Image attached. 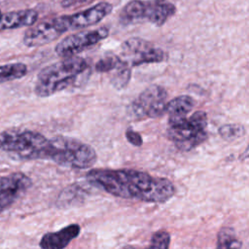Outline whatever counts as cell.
<instances>
[{"mask_svg":"<svg viewBox=\"0 0 249 249\" xmlns=\"http://www.w3.org/2000/svg\"><path fill=\"white\" fill-rule=\"evenodd\" d=\"M89 183L121 198L162 203L175 194L174 184L164 177L135 169L93 168L87 173Z\"/></svg>","mask_w":249,"mask_h":249,"instance_id":"obj_1","label":"cell"},{"mask_svg":"<svg viewBox=\"0 0 249 249\" xmlns=\"http://www.w3.org/2000/svg\"><path fill=\"white\" fill-rule=\"evenodd\" d=\"M89 70L88 62L80 56L64 57L62 60L44 67L37 75L35 94L48 97L64 90L78 81Z\"/></svg>","mask_w":249,"mask_h":249,"instance_id":"obj_2","label":"cell"},{"mask_svg":"<svg viewBox=\"0 0 249 249\" xmlns=\"http://www.w3.org/2000/svg\"><path fill=\"white\" fill-rule=\"evenodd\" d=\"M50 139L40 132L10 128L0 132V150L19 160H48Z\"/></svg>","mask_w":249,"mask_h":249,"instance_id":"obj_3","label":"cell"},{"mask_svg":"<svg viewBox=\"0 0 249 249\" xmlns=\"http://www.w3.org/2000/svg\"><path fill=\"white\" fill-rule=\"evenodd\" d=\"M48 160L64 167L86 169L93 166L97 155L89 144L68 136H55L50 139Z\"/></svg>","mask_w":249,"mask_h":249,"instance_id":"obj_4","label":"cell"},{"mask_svg":"<svg viewBox=\"0 0 249 249\" xmlns=\"http://www.w3.org/2000/svg\"><path fill=\"white\" fill-rule=\"evenodd\" d=\"M175 12V5L167 0H130L121 10L119 19L124 25L148 20L161 26Z\"/></svg>","mask_w":249,"mask_h":249,"instance_id":"obj_5","label":"cell"},{"mask_svg":"<svg viewBox=\"0 0 249 249\" xmlns=\"http://www.w3.org/2000/svg\"><path fill=\"white\" fill-rule=\"evenodd\" d=\"M207 115L204 111H196L190 117L169 124L168 138L174 142L177 149L188 152L203 143L208 133Z\"/></svg>","mask_w":249,"mask_h":249,"instance_id":"obj_6","label":"cell"},{"mask_svg":"<svg viewBox=\"0 0 249 249\" xmlns=\"http://www.w3.org/2000/svg\"><path fill=\"white\" fill-rule=\"evenodd\" d=\"M166 104L167 92L165 89L159 85H152L132 101L129 106V113L136 119L159 118L165 113Z\"/></svg>","mask_w":249,"mask_h":249,"instance_id":"obj_7","label":"cell"},{"mask_svg":"<svg viewBox=\"0 0 249 249\" xmlns=\"http://www.w3.org/2000/svg\"><path fill=\"white\" fill-rule=\"evenodd\" d=\"M130 67L148 63L162 62L165 53L151 42L138 37H131L123 42L119 55Z\"/></svg>","mask_w":249,"mask_h":249,"instance_id":"obj_8","label":"cell"},{"mask_svg":"<svg viewBox=\"0 0 249 249\" xmlns=\"http://www.w3.org/2000/svg\"><path fill=\"white\" fill-rule=\"evenodd\" d=\"M109 35V29L105 26L88 30L80 31L70 34L63 38L55 46V53L60 57L74 56L86 49L96 45L104 40Z\"/></svg>","mask_w":249,"mask_h":249,"instance_id":"obj_9","label":"cell"},{"mask_svg":"<svg viewBox=\"0 0 249 249\" xmlns=\"http://www.w3.org/2000/svg\"><path fill=\"white\" fill-rule=\"evenodd\" d=\"M66 31L67 27L63 16H60L31 25L25 31L22 42L29 48L41 47L54 41Z\"/></svg>","mask_w":249,"mask_h":249,"instance_id":"obj_10","label":"cell"},{"mask_svg":"<svg viewBox=\"0 0 249 249\" xmlns=\"http://www.w3.org/2000/svg\"><path fill=\"white\" fill-rule=\"evenodd\" d=\"M31 179L22 172L0 176V213L11 207L31 187Z\"/></svg>","mask_w":249,"mask_h":249,"instance_id":"obj_11","label":"cell"},{"mask_svg":"<svg viewBox=\"0 0 249 249\" xmlns=\"http://www.w3.org/2000/svg\"><path fill=\"white\" fill-rule=\"evenodd\" d=\"M113 10V6L108 2H99L90 8L77 12L72 15L63 16L67 30L82 29L101 21Z\"/></svg>","mask_w":249,"mask_h":249,"instance_id":"obj_12","label":"cell"},{"mask_svg":"<svg viewBox=\"0 0 249 249\" xmlns=\"http://www.w3.org/2000/svg\"><path fill=\"white\" fill-rule=\"evenodd\" d=\"M80 232L81 227L78 224H70L57 231L45 233L39 245L42 249H64Z\"/></svg>","mask_w":249,"mask_h":249,"instance_id":"obj_13","label":"cell"},{"mask_svg":"<svg viewBox=\"0 0 249 249\" xmlns=\"http://www.w3.org/2000/svg\"><path fill=\"white\" fill-rule=\"evenodd\" d=\"M38 19V12L24 9L7 12L0 17V31L33 25Z\"/></svg>","mask_w":249,"mask_h":249,"instance_id":"obj_14","label":"cell"},{"mask_svg":"<svg viewBox=\"0 0 249 249\" xmlns=\"http://www.w3.org/2000/svg\"><path fill=\"white\" fill-rule=\"evenodd\" d=\"M196 106L195 99L190 95H179L166 104L165 113L168 114V124H175L188 117Z\"/></svg>","mask_w":249,"mask_h":249,"instance_id":"obj_15","label":"cell"},{"mask_svg":"<svg viewBox=\"0 0 249 249\" xmlns=\"http://www.w3.org/2000/svg\"><path fill=\"white\" fill-rule=\"evenodd\" d=\"M242 242L237 238L232 228H222L217 234L216 249H241Z\"/></svg>","mask_w":249,"mask_h":249,"instance_id":"obj_16","label":"cell"},{"mask_svg":"<svg viewBox=\"0 0 249 249\" xmlns=\"http://www.w3.org/2000/svg\"><path fill=\"white\" fill-rule=\"evenodd\" d=\"M27 73V66L21 62L0 65V84L14 81L24 77Z\"/></svg>","mask_w":249,"mask_h":249,"instance_id":"obj_17","label":"cell"},{"mask_svg":"<svg viewBox=\"0 0 249 249\" xmlns=\"http://www.w3.org/2000/svg\"><path fill=\"white\" fill-rule=\"evenodd\" d=\"M111 72L112 76L110 82L112 86L117 89H124L127 86L131 77L130 66L121 58V62L119 63V65Z\"/></svg>","mask_w":249,"mask_h":249,"instance_id":"obj_18","label":"cell"},{"mask_svg":"<svg viewBox=\"0 0 249 249\" xmlns=\"http://www.w3.org/2000/svg\"><path fill=\"white\" fill-rule=\"evenodd\" d=\"M220 136L226 141H234L242 137L246 129L243 124H226L220 126L218 130Z\"/></svg>","mask_w":249,"mask_h":249,"instance_id":"obj_19","label":"cell"},{"mask_svg":"<svg viewBox=\"0 0 249 249\" xmlns=\"http://www.w3.org/2000/svg\"><path fill=\"white\" fill-rule=\"evenodd\" d=\"M121 62V57L117 54H106L95 64V70L101 73L113 71Z\"/></svg>","mask_w":249,"mask_h":249,"instance_id":"obj_20","label":"cell"},{"mask_svg":"<svg viewBox=\"0 0 249 249\" xmlns=\"http://www.w3.org/2000/svg\"><path fill=\"white\" fill-rule=\"evenodd\" d=\"M170 234L164 230L156 231L151 238V245L145 249H169Z\"/></svg>","mask_w":249,"mask_h":249,"instance_id":"obj_21","label":"cell"},{"mask_svg":"<svg viewBox=\"0 0 249 249\" xmlns=\"http://www.w3.org/2000/svg\"><path fill=\"white\" fill-rule=\"evenodd\" d=\"M125 137H126V140L136 146V147H140L142 144H143V139H142V136L135 130H133L132 128H127L125 130Z\"/></svg>","mask_w":249,"mask_h":249,"instance_id":"obj_22","label":"cell"},{"mask_svg":"<svg viewBox=\"0 0 249 249\" xmlns=\"http://www.w3.org/2000/svg\"><path fill=\"white\" fill-rule=\"evenodd\" d=\"M93 0H61L60 5L62 8H73V7H79L82 5H86L90 3Z\"/></svg>","mask_w":249,"mask_h":249,"instance_id":"obj_23","label":"cell"},{"mask_svg":"<svg viewBox=\"0 0 249 249\" xmlns=\"http://www.w3.org/2000/svg\"><path fill=\"white\" fill-rule=\"evenodd\" d=\"M123 249H135L133 246H130V245H128V246H125V247H124Z\"/></svg>","mask_w":249,"mask_h":249,"instance_id":"obj_24","label":"cell"},{"mask_svg":"<svg viewBox=\"0 0 249 249\" xmlns=\"http://www.w3.org/2000/svg\"><path fill=\"white\" fill-rule=\"evenodd\" d=\"M1 15H2V12H1V10H0V17H1Z\"/></svg>","mask_w":249,"mask_h":249,"instance_id":"obj_25","label":"cell"}]
</instances>
